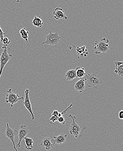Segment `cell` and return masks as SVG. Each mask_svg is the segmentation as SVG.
Returning <instances> with one entry per match:
<instances>
[{
	"label": "cell",
	"instance_id": "cell-1",
	"mask_svg": "<svg viewBox=\"0 0 123 151\" xmlns=\"http://www.w3.org/2000/svg\"><path fill=\"white\" fill-rule=\"evenodd\" d=\"M109 40L105 37L98 41H96L95 43V54H100L101 53H107L109 51L110 47L109 45Z\"/></svg>",
	"mask_w": 123,
	"mask_h": 151
},
{
	"label": "cell",
	"instance_id": "cell-2",
	"mask_svg": "<svg viewBox=\"0 0 123 151\" xmlns=\"http://www.w3.org/2000/svg\"><path fill=\"white\" fill-rule=\"evenodd\" d=\"M85 80L87 82V87L97 89L103 83L102 80L96 73L88 74L85 76Z\"/></svg>",
	"mask_w": 123,
	"mask_h": 151
},
{
	"label": "cell",
	"instance_id": "cell-3",
	"mask_svg": "<svg viewBox=\"0 0 123 151\" xmlns=\"http://www.w3.org/2000/svg\"><path fill=\"white\" fill-rule=\"evenodd\" d=\"M46 41L43 42L41 45L46 44L47 45H56L57 46L59 42H60L61 37L59 36V34L57 31L55 33H52L51 31L45 37Z\"/></svg>",
	"mask_w": 123,
	"mask_h": 151
},
{
	"label": "cell",
	"instance_id": "cell-4",
	"mask_svg": "<svg viewBox=\"0 0 123 151\" xmlns=\"http://www.w3.org/2000/svg\"><path fill=\"white\" fill-rule=\"evenodd\" d=\"M7 92L8 94L6 95L5 101L7 103L10 104L11 107H13V105L18 103L20 100L23 99V96L20 97L18 94L12 92L11 89H9Z\"/></svg>",
	"mask_w": 123,
	"mask_h": 151
},
{
	"label": "cell",
	"instance_id": "cell-5",
	"mask_svg": "<svg viewBox=\"0 0 123 151\" xmlns=\"http://www.w3.org/2000/svg\"><path fill=\"white\" fill-rule=\"evenodd\" d=\"M68 117L71 118L72 119V122L70 126L69 133L72 136H74L75 138H77L80 132L82 127L75 123V120L76 118L75 116H72L70 114L68 115Z\"/></svg>",
	"mask_w": 123,
	"mask_h": 151
},
{
	"label": "cell",
	"instance_id": "cell-6",
	"mask_svg": "<svg viewBox=\"0 0 123 151\" xmlns=\"http://www.w3.org/2000/svg\"><path fill=\"white\" fill-rule=\"evenodd\" d=\"M3 51L0 57V78L1 76L3 68L8 63V61L10 60V58L12 57V55L8 54L6 47L3 48Z\"/></svg>",
	"mask_w": 123,
	"mask_h": 151
},
{
	"label": "cell",
	"instance_id": "cell-7",
	"mask_svg": "<svg viewBox=\"0 0 123 151\" xmlns=\"http://www.w3.org/2000/svg\"><path fill=\"white\" fill-rule=\"evenodd\" d=\"M5 136L7 138L9 139L12 142L13 145V147L14 149H15V151H18L16 148L15 144V137L18 134V131L17 130H14L13 129H11L10 127L9 126L8 123H7L6 124V129L5 131Z\"/></svg>",
	"mask_w": 123,
	"mask_h": 151
},
{
	"label": "cell",
	"instance_id": "cell-8",
	"mask_svg": "<svg viewBox=\"0 0 123 151\" xmlns=\"http://www.w3.org/2000/svg\"><path fill=\"white\" fill-rule=\"evenodd\" d=\"M30 91L29 89H26L24 91V95H25V98H24V101L23 104L25 106V108L29 111L30 112L31 116V118L32 120L35 119V116H34V113L32 111V108H31V104L30 101L29 96L30 94Z\"/></svg>",
	"mask_w": 123,
	"mask_h": 151
},
{
	"label": "cell",
	"instance_id": "cell-9",
	"mask_svg": "<svg viewBox=\"0 0 123 151\" xmlns=\"http://www.w3.org/2000/svg\"><path fill=\"white\" fill-rule=\"evenodd\" d=\"M29 132V129L26 125H21L18 132V134H17V136L19 139V141L17 144L16 146L20 147L21 142L23 139L26 137V136L28 135Z\"/></svg>",
	"mask_w": 123,
	"mask_h": 151
},
{
	"label": "cell",
	"instance_id": "cell-10",
	"mask_svg": "<svg viewBox=\"0 0 123 151\" xmlns=\"http://www.w3.org/2000/svg\"><path fill=\"white\" fill-rule=\"evenodd\" d=\"M53 15L54 18L56 20H59L61 18H63L66 20L68 19L67 17L65 15V12L62 8L57 7L53 11Z\"/></svg>",
	"mask_w": 123,
	"mask_h": 151
},
{
	"label": "cell",
	"instance_id": "cell-11",
	"mask_svg": "<svg viewBox=\"0 0 123 151\" xmlns=\"http://www.w3.org/2000/svg\"><path fill=\"white\" fill-rule=\"evenodd\" d=\"M67 135L66 134H61L59 136H53V139H51L52 143L54 145L57 144L62 145L64 143L66 142Z\"/></svg>",
	"mask_w": 123,
	"mask_h": 151
},
{
	"label": "cell",
	"instance_id": "cell-12",
	"mask_svg": "<svg viewBox=\"0 0 123 151\" xmlns=\"http://www.w3.org/2000/svg\"><path fill=\"white\" fill-rule=\"evenodd\" d=\"M40 145L43 149L45 150H50L53 148L54 145L51 142V139L50 138H45L40 143Z\"/></svg>",
	"mask_w": 123,
	"mask_h": 151
},
{
	"label": "cell",
	"instance_id": "cell-13",
	"mask_svg": "<svg viewBox=\"0 0 123 151\" xmlns=\"http://www.w3.org/2000/svg\"><path fill=\"white\" fill-rule=\"evenodd\" d=\"M75 89L80 93L84 91L86 89L85 79H81L77 81L74 85Z\"/></svg>",
	"mask_w": 123,
	"mask_h": 151
},
{
	"label": "cell",
	"instance_id": "cell-14",
	"mask_svg": "<svg viewBox=\"0 0 123 151\" xmlns=\"http://www.w3.org/2000/svg\"><path fill=\"white\" fill-rule=\"evenodd\" d=\"M116 66V69L114 71L115 74L118 76L122 77L123 76V61L121 62L119 61L114 62Z\"/></svg>",
	"mask_w": 123,
	"mask_h": 151
},
{
	"label": "cell",
	"instance_id": "cell-15",
	"mask_svg": "<svg viewBox=\"0 0 123 151\" xmlns=\"http://www.w3.org/2000/svg\"><path fill=\"white\" fill-rule=\"evenodd\" d=\"M76 52L81 57H86L88 54L87 50L85 45L81 47H77L76 49Z\"/></svg>",
	"mask_w": 123,
	"mask_h": 151
},
{
	"label": "cell",
	"instance_id": "cell-16",
	"mask_svg": "<svg viewBox=\"0 0 123 151\" xmlns=\"http://www.w3.org/2000/svg\"><path fill=\"white\" fill-rule=\"evenodd\" d=\"M65 77L68 81H71L77 78L75 69H71L67 71L65 75Z\"/></svg>",
	"mask_w": 123,
	"mask_h": 151
},
{
	"label": "cell",
	"instance_id": "cell-17",
	"mask_svg": "<svg viewBox=\"0 0 123 151\" xmlns=\"http://www.w3.org/2000/svg\"><path fill=\"white\" fill-rule=\"evenodd\" d=\"M31 23L34 26L38 28H41L43 25V22L41 19V17L38 16H35Z\"/></svg>",
	"mask_w": 123,
	"mask_h": 151
},
{
	"label": "cell",
	"instance_id": "cell-18",
	"mask_svg": "<svg viewBox=\"0 0 123 151\" xmlns=\"http://www.w3.org/2000/svg\"><path fill=\"white\" fill-rule=\"evenodd\" d=\"M25 140V147L26 150H31L33 149V145L34 141L33 139L25 137L24 139Z\"/></svg>",
	"mask_w": 123,
	"mask_h": 151
},
{
	"label": "cell",
	"instance_id": "cell-19",
	"mask_svg": "<svg viewBox=\"0 0 123 151\" xmlns=\"http://www.w3.org/2000/svg\"><path fill=\"white\" fill-rule=\"evenodd\" d=\"M75 70H76L77 78H81L85 77V76L87 75L84 68L77 67L75 69Z\"/></svg>",
	"mask_w": 123,
	"mask_h": 151
},
{
	"label": "cell",
	"instance_id": "cell-20",
	"mask_svg": "<svg viewBox=\"0 0 123 151\" xmlns=\"http://www.w3.org/2000/svg\"><path fill=\"white\" fill-rule=\"evenodd\" d=\"M21 37L22 39L25 41L26 42H28V38H29V32L25 28H23L21 29L19 31Z\"/></svg>",
	"mask_w": 123,
	"mask_h": 151
},
{
	"label": "cell",
	"instance_id": "cell-21",
	"mask_svg": "<svg viewBox=\"0 0 123 151\" xmlns=\"http://www.w3.org/2000/svg\"><path fill=\"white\" fill-rule=\"evenodd\" d=\"M1 42L3 44L2 47V48L3 49L4 48H5V47L7 48V46L10 43V41L9 40L8 37H3V39L1 41Z\"/></svg>",
	"mask_w": 123,
	"mask_h": 151
},
{
	"label": "cell",
	"instance_id": "cell-22",
	"mask_svg": "<svg viewBox=\"0 0 123 151\" xmlns=\"http://www.w3.org/2000/svg\"><path fill=\"white\" fill-rule=\"evenodd\" d=\"M73 105V104H70V105H69V107H68V108H67V109H66L65 110L63 111L62 112H61V113H59L58 118L62 116H63V115H64V114H65V113H66V112H68V110H69L71 109V107H72Z\"/></svg>",
	"mask_w": 123,
	"mask_h": 151
},
{
	"label": "cell",
	"instance_id": "cell-23",
	"mask_svg": "<svg viewBox=\"0 0 123 151\" xmlns=\"http://www.w3.org/2000/svg\"><path fill=\"white\" fill-rule=\"evenodd\" d=\"M58 121L59 123L63 125L65 124L66 123H69L65 120V118L63 116L60 117H59L58 119Z\"/></svg>",
	"mask_w": 123,
	"mask_h": 151
},
{
	"label": "cell",
	"instance_id": "cell-24",
	"mask_svg": "<svg viewBox=\"0 0 123 151\" xmlns=\"http://www.w3.org/2000/svg\"><path fill=\"white\" fill-rule=\"evenodd\" d=\"M58 117L52 116V117L49 119V121L50 122V124H52L58 121Z\"/></svg>",
	"mask_w": 123,
	"mask_h": 151
},
{
	"label": "cell",
	"instance_id": "cell-25",
	"mask_svg": "<svg viewBox=\"0 0 123 151\" xmlns=\"http://www.w3.org/2000/svg\"><path fill=\"white\" fill-rule=\"evenodd\" d=\"M5 33L3 32L1 26H0V39L1 41L3 38V35H5Z\"/></svg>",
	"mask_w": 123,
	"mask_h": 151
},
{
	"label": "cell",
	"instance_id": "cell-26",
	"mask_svg": "<svg viewBox=\"0 0 123 151\" xmlns=\"http://www.w3.org/2000/svg\"><path fill=\"white\" fill-rule=\"evenodd\" d=\"M59 113V112H58V111L54 110V111H53V113L52 114V116L58 117Z\"/></svg>",
	"mask_w": 123,
	"mask_h": 151
},
{
	"label": "cell",
	"instance_id": "cell-27",
	"mask_svg": "<svg viewBox=\"0 0 123 151\" xmlns=\"http://www.w3.org/2000/svg\"><path fill=\"white\" fill-rule=\"evenodd\" d=\"M118 117L120 119H123V110L119 112Z\"/></svg>",
	"mask_w": 123,
	"mask_h": 151
}]
</instances>
